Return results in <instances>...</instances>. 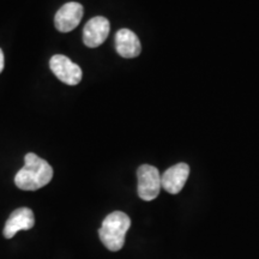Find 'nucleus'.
<instances>
[{
	"label": "nucleus",
	"instance_id": "nucleus-8",
	"mask_svg": "<svg viewBox=\"0 0 259 259\" xmlns=\"http://www.w3.org/2000/svg\"><path fill=\"white\" fill-rule=\"evenodd\" d=\"M35 225V216L31 209L19 208L10 215L4 227V236L11 239L19 231H29Z\"/></svg>",
	"mask_w": 259,
	"mask_h": 259
},
{
	"label": "nucleus",
	"instance_id": "nucleus-7",
	"mask_svg": "<svg viewBox=\"0 0 259 259\" xmlns=\"http://www.w3.org/2000/svg\"><path fill=\"white\" fill-rule=\"evenodd\" d=\"M190 176V167L186 163H178L176 166L168 168L161 176V185L168 193H179L185 186L187 178Z\"/></svg>",
	"mask_w": 259,
	"mask_h": 259
},
{
	"label": "nucleus",
	"instance_id": "nucleus-9",
	"mask_svg": "<svg viewBox=\"0 0 259 259\" xmlns=\"http://www.w3.org/2000/svg\"><path fill=\"white\" fill-rule=\"evenodd\" d=\"M115 50L119 56L131 59L141 54L142 45L134 31L130 29H120L115 35Z\"/></svg>",
	"mask_w": 259,
	"mask_h": 259
},
{
	"label": "nucleus",
	"instance_id": "nucleus-2",
	"mask_svg": "<svg viewBox=\"0 0 259 259\" xmlns=\"http://www.w3.org/2000/svg\"><path fill=\"white\" fill-rule=\"evenodd\" d=\"M130 227L131 220L128 216L122 211H114L103 220L101 228L99 229V236L109 251L116 252L124 246L125 235Z\"/></svg>",
	"mask_w": 259,
	"mask_h": 259
},
{
	"label": "nucleus",
	"instance_id": "nucleus-5",
	"mask_svg": "<svg viewBox=\"0 0 259 259\" xmlns=\"http://www.w3.org/2000/svg\"><path fill=\"white\" fill-rule=\"evenodd\" d=\"M84 15V9L79 3H67L61 6L54 17L56 28L61 32H70L78 27Z\"/></svg>",
	"mask_w": 259,
	"mask_h": 259
},
{
	"label": "nucleus",
	"instance_id": "nucleus-3",
	"mask_svg": "<svg viewBox=\"0 0 259 259\" xmlns=\"http://www.w3.org/2000/svg\"><path fill=\"white\" fill-rule=\"evenodd\" d=\"M138 196L139 198L150 202L154 200L162 189L160 171L156 167L143 164L137 170Z\"/></svg>",
	"mask_w": 259,
	"mask_h": 259
},
{
	"label": "nucleus",
	"instance_id": "nucleus-6",
	"mask_svg": "<svg viewBox=\"0 0 259 259\" xmlns=\"http://www.w3.org/2000/svg\"><path fill=\"white\" fill-rule=\"evenodd\" d=\"M109 21L102 16L90 19L83 29V42L85 46L95 48L101 46L109 34Z\"/></svg>",
	"mask_w": 259,
	"mask_h": 259
},
{
	"label": "nucleus",
	"instance_id": "nucleus-4",
	"mask_svg": "<svg viewBox=\"0 0 259 259\" xmlns=\"http://www.w3.org/2000/svg\"><path fill=\"white\" fill-rule=\"evenodd\" d=\"M50 67L54 76L67 85H77L82 80L83 72L80 67L61 54H56L51 58Z\"/></svg>",
	"mask_w": 259,
	"mask_h": 259
},
{
	"label": "nucleus",
	"instance_id": "nucleus-1",
	"mask_svg": "<svg viewBox=\"0 0 259 259\" xmlns=\"http://www.w3.org/2000/svg\"><path fill=\"white\" fill-rule=\"evenodd\" d=\"M53 168L46 160L36 154L28 153L24 156V166L15 177V184L23 191H36L51 183Z\"/></svg>",
	"mask_w": 259,
	"mask_h": 259
},
{
	"label": "nucleus",
	"instance_id": "nucleus-10",
	"mask_svg": "<svg viewBox=\"0 0 259 259\" xmlns=\"http://www.w3.org/2000/svg\"><path fill=\"white\" fill-rule=\"evenodd\" d=\"M4 63H5L4 53H3L2 48H0V73H2L3 70H4Z\"/></svg>",
	"mask_w": 259,
	"mask_h": 259
}]
</instances>
